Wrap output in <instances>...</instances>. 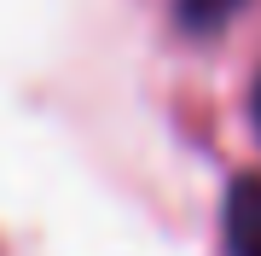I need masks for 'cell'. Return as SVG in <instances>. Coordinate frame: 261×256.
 I'll use <instances>...</instances> for the list:
<instances>
[{
	"mask_svg": "<svg viewBox=\"0 0 261 256\" xmlns=\"http://www.w3.org/2000/svg\"><path fill=\"white\" fill-rule=\"evenodd\" d=\"M226 256H261V180H232L221 210Z\"/></svg>",
	"mask_w": 261,
	"mask_h": 256,
	"instance_id": "1",
	"label": "cell"
},
{
	"mask_svg": "<svg viewBox=\"0 0 261 256\" xmlns=\"http://www.w3.org/2000/svg\"><path fill=\"white\" fill-rule=\"evenodd\" d=\"M174 6H180V24L186 29H221L244 0H174Z\"/></svg>",
	"mask_w": 261,
	"mask_h": 256,
	"instance_id": "2",
	"label": "cell"
},
{
	"mask_svg": "<svg viewBox=\"0 0 261 256\" xmlns=\"http://www.w3.org/2000/svg\"><path fill=\"white\" fill-rule=\"evenodd\" d=\"M255 128H261V82H255Z\"/></svg>",
	"mask_w": 261,
	"mask_h": 256,
	"instance_id": "3",
	"label": "cell"
}]
</instances>
